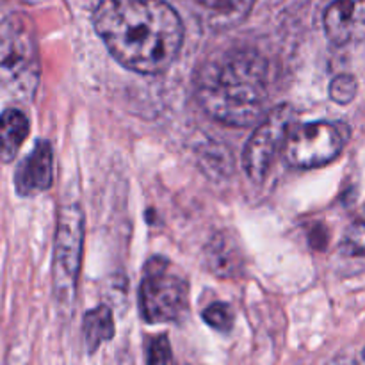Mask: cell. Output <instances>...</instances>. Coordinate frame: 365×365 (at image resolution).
Here are the masks:
<instances>
[{"label":"cell","mask_w":365,"mask_h":365,"mask_svg":"<svg viewBox=\"0 0 365 365\" xmlns=\"http://www.w3.org/2000/svg\"><path fill=\"white\" fill-rule=\"evenodd\" d=\"M356 91H359V82H356V78L353 75L348 73L337 75L330 84L331 100L337 103H342V106L353 102V98L356 96Z\"/></svg>","instance_id":"16"},{"label":"cell","mask_w":365,"mask_h":365,"mask_svg":"<svg viewBox=\"0 0 365 365\" xmlns=\"http://www.w3.org/2000/svg\"><path fill=\"white\" fill-rule=\"evenodd\" d=\"M200 18L210 29H230L241 24L250 11L253 9L255 0H192Z\"/></svg>","instance_id":"11"},{"label":"cell","mask_w":365,"mask_h":365,"mask_svg":"<svg viewBox=\"0 0 365 365\" xmlns=\"http://www.w3.org/2000/svg\"><path fill=\"white\" fill-rule=\"evenodd\" d=\"M84 241V214L75 203L64 205L57 217L56 242H53L52 280L53 291L59 298L73 299L77 289L78 269Z\"/></svg>","instance_id":"6"},{"label":"cell","mask_w":365,"mask_h":365,"mask_svg":"<svg viewBox=\"0 0 365 365\" xmlns=\"http://www.w3.org/2000/svg\"><path fill=\"white\" fill-rule=\"evenodd\" d=\"M324 32L334 45L344 46L364 38V0H334L324 11Z\"/></svg>","instance_id":"8"},{"label":"cell","mask_w":365,"mask_h":365,"mask_svg":"<svg viewBox=\"0 0 365 365\" xmlns=\"http://www.w3.org/2000/svg\"><path fill=\"white\" fill-rule=\"evenodd\" d=\"M146 365H177L168 335H157L148 342Z\"/></svg>","instance_id":"15"},{"label":"cell","mask_w":365,"mask_h":365,"mask_svg":"<svg viewBox=\"0 0 365 365\" xmlns=\"http://www.w3.org/2000/svg\"><path fill=\"white\" fill-rule=\"evenodd\" d=\"M93 27L121 66L141 75L166 71L184 41L180 16L166 0H102Z\"/></svg>","instance_id":"1"},{"label":"cell","mask_w":365,"mask_h":365,"mask_svg":"<svg viewBox=\"0 0 365 365\" xmlns=\"http://www.w3.org/2000/svg\"><path fill=\"white\" fill-rule=\"evenodd\" d=\"M114 317L113 310L107 305H100L96 309L89 310L84 316L82 324V334H84V344L88 353H95L103 342L110 341L114 337Z\"/></svg>","instance_id":"13"},{"label":"cell","mask_w":365,"mask_h":365,"mask_svg":"<svg viewBox=\"0 0 365 365\" xmlns=\"http://www.w3.org/2000/svg\"><path fill=\"white\" fill-rule=\"evenodd\" d=\"M202 317L210 328H214V330L217 331H225V334H227V331H230L232 328H234V310H232L230 305H227V303L223 302H216L212 303V305L207 307V309L203 310Z\"/></svg>","instance_id":"14"},{"label":"cell","mask_w":365,"mask_h":365,"mask_svg":"<svg viewBox=\"0 0 365 365\" xmlns=\"http://www.w3.org/2000/svg\"><path fill=\"white\" fill-rule=\"evenodd\" d=\"M189 285L177 266L163 257L146 264L139 291L143 319L150 324L173 323L187 309Z\"/></svg>","instance_id":"4"},{"label":"cell","mask_w":365,"mask_h":365,"mask_svg":"<svg viewBox=\"0 0 365 365\" xmlns=\"http://www.w3.org/2000/svg\"><path fill=\"white\" fill-rule=\"evenodd\" d=\"M348 138V127L337 121L298 125L289 130L285 139V160L299 170L327 166L341 155Z\"/></svg>","instance_id":"5"},{"label":"cell","mask_w":365,"mask_h":365,"mask_svg":"<svg viewBox=\"0 0 365 365\" xmlns=\"http://www.w3.org/2000/svg\"><path fill=\"white\" fill-rule=\"evenodd\" d=\"M29 118L18 109H6L0 114V159L11 163L27 139Z\"/></svg>","instance_id":"12"},{"label":"cell","mask_w":365,"mask_h":365,"mask_svg":"<svg viewBox=\"0 0 365 365\" xmlns=\"http://www.w3.org/2000/svg\"><path fill=\"white\" fill-rule=\"evenodd\" d=\"M53 155L48 141H39L18 166L14 175V185L20 196H34L46 191L53 178Z\"/></svg>","instance_id":"9"},{"label":"cell","mask_w":365,"mask_h":365,"mask_svg":"<svg viewBox=\"0 0 365 365\" xmlns=\"http://www.w3.org/2000/svg\"><path fill=\"white\" fill-rule=\"evenodd\" d=\"M209 269L220 278H237L245 271V253L239 237L230 230H220L210 237L205 248Z\"/></svg>","instance_id":"10"},{"label":"cell","mask_w":365,"mask_h":365,"mask_svg":"<svg viewBox=\"0 0 365 365\" xmlns=\"http://www.w3.org/2000/svg\"><path fill=\"white\" fill-rule=\"evenodd\" d=\"M195 93L212 120L230 127H250L266 113V61L252 48L227 50L203 64Z\"/></svg>","instance_id":"2"},{"label":"cell","mask_w":365,"mask_h":365,"mask_svg":"<svg viewBox=\"0 0 365 365\" xmlns=\"http://www.w3.org/2000/svg\"><path fill=\"white\" fill-rule=\"evenodd\" d=\"M296 113L289 103L278 106L262 118L242 152V168L250 180L255 184L264 182L274 159L284 150L285 139L294 123Z\"/></svg>","instance_id":"7"},{"label":"cell","mask_w":365,"mask_h":365,"mask_svg":"<svg viewBox=\"0 0 365 365\" xmlns=\"http://www.w3.org/2000/svg\"><path fill=\"white\" fill-rule=\"evenodd\" d=\"M327 365H359L356 359L353 355H339L331 359Z\"/></svg>","instance_id":"17"},{"label":"cell","mask_w":365,"mask_h":365,"mask_svg":"<svg viewBox=\"0 0 365 365\" xmlns=\"http://www.w3.org/2000/svg\"><path fill=\"white\" fill-rule=\"evenodd\" d=\"M41 78L34 27L24 14L0 21V86L20 102H31Z\"/></svg>","instance_id":"3"}]
</instances>
